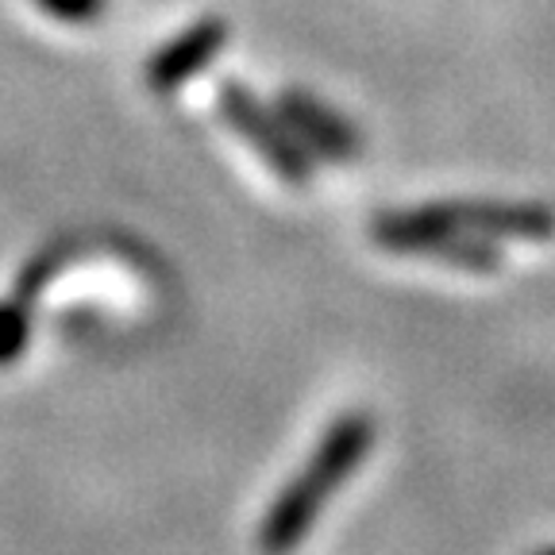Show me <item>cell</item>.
<instances>
[{
	"instance_id": "6da1fadb",
	"label": "cell",
	"mask_w": 555,
	"mask_h": 555,
	"mask_svg": "<svg viewBox=\"0 0 555 555\" xmlns=\"http://www.w3.org/2000/svg\"><path fill=\"white\" fill-rule=\"evenodd\" d=\"M371 448H374V416L366 413L336 416L328 425V433L321 436V443H317V451L309 455V463L270 502L267 517L259 525V552L262 555L294 552L312 532V525L324 513L328 498L356 475Z\"/></svg>"
},
{
	"instance_id": "7a4b0ae2",
	"label": "cell",
	"mask_w": 555,
	"mask_h": 555,
	"mask_svg": "<svg viewBox=\"0 0 555 555\" xmlns=\"http://www.w3.org/2000/svg\"><path fill=\"white\" fill-rule=\"evenodd\" d=\"M371 235L378 247H386V251H393V255L436 259L455 270H470V274H494V270L502 267V251L494 247V240L455 232V228L436 217L433 205L382 212L371 224Z\"/></svg>"
},
{
	"instance_id": "3957f363",
	"label": "cell",
	"mask_w": 555,
	"mask_h": 555,
	"mask_svg": "<svg viewBox=\"0 0 555 555\" xmlns=\"http://www.w3.org/2000/svg\"><path fill=\"white\" fill-rule=\"evenodd\" d=\"M220 113H224L228 128L240 139H247L278 178H286L297 190L312 182L309 147L289 131L282 113H270L251 89L240 86V81H224V86H220Z\"/></svg>"
},
{
	"instance_id": "277c9868",
	"label": "cell",
	"mask_w": 555,
	"mask_h": 555,
	"mask_svg": "<svg viewBox=\"0 0 555 555\" xmlns=\"http://www.w3.org/2000/svg\"><path fill=\"white\" fill-rule=\"evenodd\" d=\"M433 212L455 232L486 235V240L540 243L555 235V208L540 205V201H436Z\"/></svg>"
},
{
	"instance_id": "5b68a950",
	"label": "cell",
	"mask_w": 555,
	"mask_h": 555,
	"mask_svg": "<svg viewBox=\"0 0 555 555\" xmlns=\"http://www.w3.org/2000/svg\"><path fill=\"white\" fill-rule=\"evenodd\" d=\"M278 113L312 155L328 158V163H356L363 151V135L356 131V124L305 89H286L278 96Z\"/></svg>"
},
{
	"instance_id": "8992f818",
	"label": "cell",
	"mask_w": 555,
	"mask_h": 555,
	"mask_svg": "<svg viewBox=\"0 0 555 555\" xmlns=\"http://www.w3.org/2000/svg\"><path fill=\"white\" fill-rule=\"evenodd\" d=\"M69 262V251L62 243H51L35 255L24 270H20L12 294L0 301V371L12 366L31 344V324H35V301L43 297V289L51 286V278H59V270Z\"/></svg>"
},
{
	"instance_id": "52a82bcc",
	"label": "cell",
	"mask_w": 555,
	"mask_h": 555,
	"mask_svg": "<svg viewBox=\"0 0 555 555\" xmlns=\"http://www.w3.org/2000/svg\"><path fill=\"white\" fill-rule=\"evenodd\" d=\"M224 47H228L224 20H201V24H193L190 31L170 39V43L147 62V86L155 89V93H173V89H182L185 81L197 78L201 69L217 59Z\"/></svg>"
},
{
	"instance_id": "ba28073f",
	"label": "cell",
	"mask_w": 555,
	"mask_h": 555,
	"mask_svg": "<svg viewBox=\"0 0 555 555\" xmlns=\"http://www.w3.org/2000/svg\"><path fill=\"white\" fill-rule=\"evenodd\" d=\"M35 9H43L62 24H96L108 9V0H35Z\"/></svg>"
},
{
	"instance_id": "9c48e42d",
	"label": "cell",
	"mask_w": 555,
	"mask_h": 555,
	"mask_svg": "<svg viewBox=\"0 0 555 555\" xmlns=\"http://www.w3.org/2000/svg\"><path fill=\"white\" fill-rule=\"evenodd\" d=\"M537 555H555V544H552V547H540Z\"/></svg>"
}]
</instances>
